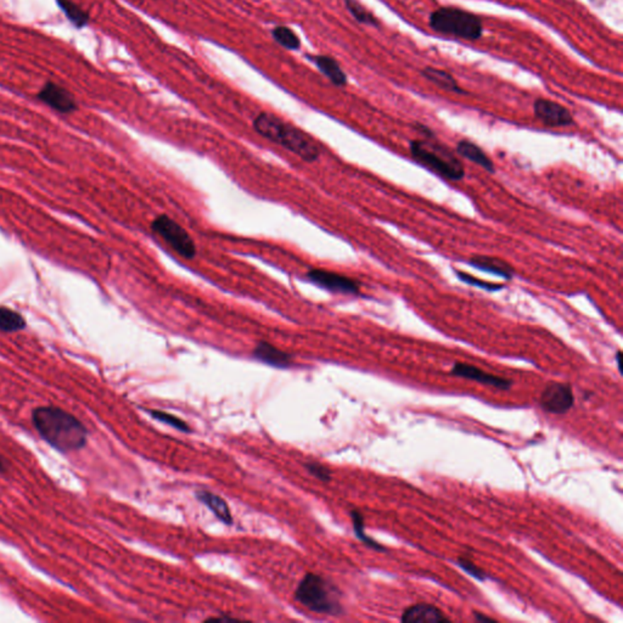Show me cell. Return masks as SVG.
<instances>
[{
    "label": "cell",
    "mask_w": 623,
    "mask_h": 623,
    "mask_svg": "<svg viewBox=\"0 0 623 623\" xmlns=\"http://www.w3.org/2000/svg\"><path fill=\"white\" fill-rule=\"evenodd\" d=\"M149 414H150L154 419L159 420L161 423L171 425L172 428H177V430L182 431V433H190V428H189V426H188L185 421L179 419L178 416H172V414H169V413H166V411H149Z\"/></svg>",
    "instance_id": "cell-25"
},
{
    "label": "cell",
    "mask_w": 623,
    "mask_h": 623,
    "mask_svg": "<svg viewBox=\"0 0 623 623\" xmlns=\"http://www.w3.org/2000/svg\"><path fill=\"white\" fill-rule=\"evenodd\" d=\"M467 263L475 268L504 278L506 280H511L516 273L515 268L509 262L494 256H472L471 258L467 261Z\"/></svg>",
    "instance_id": "cell-13"
},
{
    "label": "cell",
    "mask_w": 623,
    "mask_h": 623,
    "mask_svg": "<svg viewBox=\"0 0 623 623\" xmlns=\"http://www.w3.org/2000/svg\"><path fill=\"white\" fill-rule=\"evenodd\" d=\"M537 120L548 127H567L573 125V116L568 108L553 100L537 99L533 104Z\"/></svg>",
    "instance_id": "cell-9"
},
{
    "label": "cell",
    "mask_w": 623,
    "mask_h": 623,
    "mask_svg": "<svg viewBox=\"0 0 623 623\" xmlns=\"http://www.w3.org/2000/svg\"><path fill=\"white\" fill-rule=\"evenodd\" d=\"M450 374L453 377H463V379H467V380L476 381V382H480L482 385L492 386V387L503 389V391H506V389H510L511 386H513V381L509 380V379L497 377V375H493V374L484 372L482 369L477 368V367L472 365V364L459 363L458 362V363H455L453 365V368L450 369Z\"/></svg>",
    "instance_id": "cell-11"
},
{
    "label": "cell",
    "mask_w": 623,
    "mask_h": 623,
    "mask_svg": "<svg viewBox=\"0 0 623 623\" xmlns=\"http://www.w3.org/2000/svg\"><path fill=\"white\" fill-rule=\"evenodd\" d=\"M401 621L404 623H441L450 622V619L438 606L420 602L403 611Z\"/></svg>",
    "instance_id": "cell-12"
},
{
    "label": "cell",
    "mask_w": 623,
    "mask_h": 623,
    "mask_svg": "<svg viewBox=\"0 0 623 623\" xmlns=\"http://www.w3.org/2000/svg\"><path fill=\"white\" fill-rule=\"evenodd\" d=\"M475 619H476L477 621H485V622H487V621H494L493 619H489L487 616H482V615L479 614V612H475Z\"/></svg>",
    "instance_id": "cell-29"
},
{
    "label": "cell",
    "mask_w": 623,
    "mask_h": 623,
    "mask_svg": "<svg viewBox=\"0 0 623 623\" xmlns=\"http://www.w3.org/2000/svg\"><path fill=\"white\" fill-rule=\"evenodd\" d=\"M313 61L321 74H324L325 77L329 78L335 86L338 87L346 86V74L342 71L341 66L338 65V61L335 59L326 55H316L313 57Z\"/></svg>",
    "instance_id": "cell-17"
},
{
    "label": "cell",
    "mask_w": 623,
    "mask_h": 623,
    "mask_svg": "<svg viewBox=\"0 0 623 623\" xmlns=\"http://www.w3.org/2000/svg\"><path fill=\"white\" fill-rule=\"evenodd\" d=\"M345 5H346V8L350 11V15L357 21L360 22V23H365V25H370V26H377V18H374L369 11H367L363 5H360L357 0H345Z\"/></svg>",
    "instance_id": "cell-23"
},
{
    "label": "cell",
    "mask_w": 623,
    "mask_h": 623,
    "mask_svg": "<svg viewBox=\"0 0 623 623\" xmlns=\"http://www.w3.org/2000/svg\"><path fill=\"white\" fill-rule=\"evenodd\" d=\"M152 229L165 241L174 252L184 258L191 260L198 253L196 244L190 234L184 229V227L169 218L166 215L156 217L152 223Z\"/></svg>",
    "instance_id": "cell-6"
},
{
    "label": "cell",
    "mask_w": 623,
    "mask_h": 623,
    "mask_svg": "<svg viewBox=\"0 0 623 623\" xmlns=\"http://www.w3.org/2000/svg\"><path fill=\"white\" fill-rule=\"evenodd\" d=\"M413 159L438 176L458 182L465 177L463 162L448 147L431 140H413L409 144Z\"/></svg>",
    "instance_id": "cell-3"
},
{
    "label": "cell",
    "mask_w": 623,
    "mask_h": 623,
    "mask_svg": "<svg viewBox=\"0 0 623 623\" xmlns=\"http://www.w3.org/2000/svg\"><path fill=\"white\" fill-rule=\"evenodd\" d=\"M459 564H460V566L463 567L467 573L476 577L477 580H485V573L481 571L479 567L475 566L469 559H459Z\"/></svg>",
    "instance_id": "cell-27"
},
{
    "label": "cell",
    "mask_w": 623,
    "mask_h": 623,
    "mask_svg": "<svg viewBox=\"0 0 623 623\" xmlns=\"http://www.w3.org/2000/svg\"><path fill=\"white\" fill-rule=\"evenodd\" d=\"M253 355L256 360H260L262 363L268 364L272 367H278V368H287L290 367L292 358L290 355H287L282 350H279L277 347L273 346L267 342H260L256 346L253 350Z\"/></svg>",
    "instance_id": "cell-15"
},
{
    "label": "cell",
    "mask_w": 623,
    "mask_h": 623,
    "mask_svg": "<svg viewBox=\"0 0 623 623\" xmlns=\"http://www.w3.org/2000/svg\"><path fill=\"white\" fill-rule=\"evenodd\" d=\"M5 470H6V467L3 464V458L0 457V471L4 472Z\"/></svg>",
    "instance_id": "cell-30"
},
{
    "label": "cell",
    "mask_w": 623,
    "mask_h": 623,
    "mask_svg": "<svg viewBox=\"0 0 623 623\" xmlns=\"http://www.w3.org/2000/svg\"><path fill=\"white\" fill-rule=\"evenodd\" d=\"M32 423L44 441L62 453L82 450L87 445L86 426L69 411L42 406L32 411Z\"/></svg>",
    "instance_id": "cell-1"
},
{
    "label": "cell",
    "mask_w": 623,
    "mask_h": 623,
    "mask_svg": "<svg viewBox=\"0 0 623 623\" xmlns=\"http://www.w3.org/2000/svg\"><path fill=\"white\" fill-rule=\"evenodd\" d=\"M196 498L199 499L200 502L204 503L205 505L207 506L208 509L212 511L213 514L221 520L222 522H224L225 525L233 524V516H232L229 505L227 504L223 498L217 496V494L211 493L208 491L196 492Z\"/></svg>",
    "instance_id": "cell-16"
},
{
    "label": "cell",
    "mask_w": 623,
    "mask_h": 623,
    "mask_svg": "<svg viewBox=\"0 0 623 623\" xmlns=\"http://www.w3.org/2000/svg\"><path fill=\"white\" fill-rule=\"evenodd\" d=\"M455 152L460 157L471 161L472 164H476L488 173L493 174L496 172V166L493 161L481 149L477 144L472 143L470 140H460L457 143Z\"/></svg>",
    "instance_id": "cell-14"
},
{
    "label": "cell",
    "mask_w": 623,
    "mask_h": 623,
    "mask_svg": "<svg viewBox=\"0 0 623 623\" xmlns=\"http://www.w3.org/2000/svg\"><path fill=\"white\" fill-rule=\"evenodd\" d=\"M421 74H423L426 79H428L430 82L436 84V86L441 88V89H445V91H455V93H459V94H467V91L460 89L458 83H457V81L453 78V76L448 74V72H446V71H443V69L426 67V69L421 71Z\"/></svg>",
    "instance_id": "cell-19"
},
{
    "label": "cell",
    "mask_w": 623,
    "mask_h": 623,
    "mask_svg": "<svg viewBox=\"0 0 623 623\" xmlns=\"http://www.w3.org/2000/svg\"><path fill=\"white\" fill-rule=\"evenodd\" d=\"M621 357H622V352L619 350V352L616 353V363H617V367H619V374H622V370H621Z\"/></svg>",
    "instance_id": "cell-28"
},
{
    "label": "cell",
    "mask_w": 623,
    "mask_h": 623,
    "mask_svg": "<svg viewBox=\"0 0 623 623\" xmlns=\"http://www.w3.org/2000/svg\"><path fill=\"white\" fill-rule=\"evenodd\" d=\"M273 37L277 43L287 50H297L299 48V39L290 27L278 26L273 30Z\"/></svg>",
    "instance_id": "cell-21"
},
{
    "label": "cell",
    "mask_w": 623,
    "mask_h": 623,
    "mask_svg": "<svg viewBox=\"0 0 623 623\" xmlns=\"http://www.w3.org/2000/svg\"><path fill=\"white\" fill-rule=\"evenodd\" d=\"M350 518H352V521H353V528H355V532L357 537H358V539H360L368 547L372 548V549L381 550V551L386 550L382 545L379 544L377 542L372 539L370 537L367 536V533L364 532V519L363 515L360 514V511H352L350 513Z\"/></svg>",
    "instance_id": "cell-22"
},
{
    "label": "cell",
    "mask_w": 623,
    "mask_h": 623,
    "mask_svg": "<svg viewBox=\"0 0 623 623\" xmlns=\"http://www.w3.org/2000/svg\"><path fill=\"white\" fill-rule=\"evenodd\" d=\"M428 23L438 33L467 40L480 39L484 33V25L476 15L452 6L435 10L430 15Z\"/></svg>",
    "instance_id": "cell-5"
},
{
    "label": "cell",
    "mask_w": 623,
    "mask_h": 623,
    "mask_svg": "<svg viewBox=\"0 0 623 623\" xmlns=\"http://www.w3.org/2000/svg\"><path fill=\"white\" fill-rule=\"evenodd\" d=\"M575 404L571 386L564 382H550L541 394L543 411L551 414H565Z\"/></svg>",
    "instance_id": "cell-7"
},
{
    "label": "cell",
    "mask_w": 623,
    "mask_h": 623,
    "mask_svg": "<svg viewBox=\"0 0 623 623\" xmlns=\"http://www.w3.org/2000/svg\"><path fill=\"white\" fill-rule=\"evenodd\" d=\"M308 279L313 284L321 286L323 289H326L331 292L347 295L360 294V282L352 278L341 275L338 273L323 270V269H313L308 273Z\"/></svg>",
    "instance_id": "cell-8"
},
{
    "label": "cell",
    "mask_w": 623,
    "mask_h": 623,
    "mask_svg": "<svg viewBox=\"0 0 623 623\" xmlns=\"http://www.w3.org/2000/svg\"><path fill=\"white\" fill-rule=\"evenodd\" d=\"M296 600L307 609L324 615H341L336 589L319 575L307 573L299 582L295 593Z\"/></svg>",
    "instance_id": "cell-4"
},
{
    "label": "cell",
    "mask_w": 623,
    "mask_h": 623,
    "mask_svg": "<svg viewBox=\"0 0 623 623\" xmlns=\"http://www.w3.org/2000/svg\"><path fill=\"white\" fill-rule=\"evenodd\" d=\"M455 274H457V277H458L460 282H465L467 285L475 286V287H479V289L491 291V292L501 291L505 287L503 284H494V282H484V280H480V279H477V278L472 277L471 274H467V273L462 272V270H455Z\"/></svg>",
    "instance_id": "cell-24"
},
{
    "label": "cell",
    "mask_w": 623,
    "mask_h": 623,
    "mask_svg": "<svg viewBox=\"0 0 623 623\" xmlns=\"http://www.w3.org/2000/svg\"><path fill=\"white\" fill-rule=\"evenodd\" d=\"M306 469H307L308 471L311 472L313 476L319 479V480L324 481V482L330 481V479H331V472H330L329 469L324 467V465H321V464L308 463L306 464Z\"/></svg>",
    "instance_id": "cell-26"
},
{
    "label": "cell",
    "mask_w": 623,
    "mask_h": 623,
    "mask_svg": "<svg viewBox=\"0 0 623 623\" xmlns=\"http://www.w3.org/2000/svg\"><path fill=\"white\" fill-rule=\"evenodd\" d=\"M25 326L26 321L20 313L4 306L0 307V331L15 333L25 329Z\"/></svg>",
    "instance_id": "cell-20"
},
{
    "label": "cell",
    "mask_w": 623,
    "mask_h": 623,
    "mask_svg": "<svg viewBox=\"0 0 623 623\" xmlns=\"http://www.w3.org/2000/svg\"><path fill=\"white\" fill-rule=\"evenodd\" d=\"M57 4L64 13L67 20L78 30H82L88 26L91 15L88 11L83 9L81 5L74 3V0H57Z\"/></svg>",
    "instance_id": "cell-18"
},
{
    "label": "cell",
    "mask_w": 623,
    "mask_h": 623,
    "mask_svg": "<svg viewBox=\"0 0 623 623\" xmlns=\"http://www.w3.org/2000/svg\"><path fill=\"white\" fill-rule=\"evenodd\" d=\"M37 98L57 113H72L77 111L78 104L74 96L66 88L50 81L45 83L38 91Z\"/></svg>",
    "instance_id": "cell-10"
},
{
    "label": "cell",
    "mask_w": 623,
    "mask_h": 623,
    "mask_svg": "<svg viewBox=\"0 0 623 623\" xmlns=\"http://www.w3.org/2000/svg\"><path fill=\"white\" fill-rule=\"evenodd\" d=\"M253 128L263 138L282 145L303 160L314 161L321 155V147L311 135L272 113H260L253 121Z\"/></svg>",
    "instance_id": "cell-2"
}]
</instances>
